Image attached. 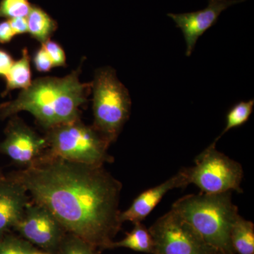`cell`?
Masks as SVG:
<instances>
[{
	"instance_id": "1",
	"label": "cell",
	"mask_w": 254,
	"mask_h": 254,
	"mask_svg": "<svg viewBox=\"0 0 254 254\" xmlns=\"http://www.w3.org/2000/svg\"><path fill=\"white\" fill-rule=\"evenodd\" d=\"M10 175L66 232L101 252L110 250L123 225L119 209L123 185L104 167L69 161L48 150L32 166Z\"/></svg>"
},
{
	"instance_id": "2",
	"label": "cell",
	"mask_w": 254,
	"mask_h": 254,
	"mask_svg": "<svg viewBox=\"0 0 254 254\" xmlns=\"http://www.w3.org/2000/svg\"><path fill=\"white\" fill-rule=\"evenodd\" d=\"M80 73L78 68L65 77L34 80L16 99L0 105V120L27 111L46 131L80 119V107L91 88V83L80 81Z\"/></svg>"
},
{
	"instance_id": "3",
	"label": "cell",
	"mask_w": 254,
	"mask_h": 254,
	"mask_svg": "<svg viewBox=\"0 0 254 254\" xmlns=\"http://www.w3.org/2000/svg\"><path fill=\"white\" fill-rule=\"evenodd\" d=\"M172 210L193 227L210 247L221 254H235L230 245L232 225L239 216L231 191L185 195Z\"/></svg>"
},
{
	"instance_id": "4",
	"label": "cell",
	"mask_w": 254,
	"mask_h": 254,
	"mask_svg": "<svg viewBox=\"0 0 254 254\" xmlns=\"http://www.w3.org/2000/svg\"><path fill=\"white\" fill-rule=\"evenodd\" d=\"M45 138L48 151L60 158L94 166L114 162L108 151L109 142L80 119L46 130Z\"/></svg>"
},
{
	"instance_id": "5",
	"label": "cell",
	"mask_w": 254,
	"mask_h": 254,
	"mask_svg": "<svg viewBox=\"0 0 254 254\" xmlns=\"http://www.w3.org/2000/svg\"><path fill=\"white\" fill-rule=\"evenodd\" d=\"M93 127L110 144L116 141L129 118L131 100L128 90L113 68H100L91 83Z\"/></svg>"
},
{
	"instance_id": "6",
	"label": "cell",
	"mask_w": 254,
	"mask_h": 254,
	"mask_svg": "<svg viewBox=\"0 0 254 254\" xmlns=\"http://www.w3.org/2000/svg\"><path fill=\"white\" fill-rule=\"evenodd\" d=\"M215 144L213 142L196 157L194 166L185 168L189 184L195 185L202 193H242V165L216 150Z\"/></svg>"
},
{
	"instance_id": "7",
	"label": "cell",
	"mask_w": 254,
	"mask_h": 254,
	"mask_svg": "<svg viewBox=\"0 0 254 254\" xmlns=\"http://www.w3.org/2000/svg\"><path fill=\"white\" fill-rule=\"evenodd\" d=\"M148 229L154 242L153 254H221L172 209Z\"/></svg>"
},
{
	"instance_id": "8",
	"label": "cell",
	"mask_w": 254,
	"mask_h": 254,
	"mask_svg": "<svg viewBox=\"0 0 254 254\" xmlns=\"http://www.w3.org/2000/svg\"><path fill=\"white\" fill-rule=\"evenodd\" d=\"M14 230L31 245L48 254L56 253L67 233L48 208L33 200L26 205Z\"/></svg>"
},
{
	"instance_id": "9",
	"label": "cell",
	"mask_w": 254,
	"mask_h": 254,
	"mask_svg": "<svg viewBox=\"0 0 254 254\" xmlns=\"http://www.w3.org/2000/svg\"><path fill=\"white\" fill-rule=\"evenodd\" d=\"M48 148L45 136L38 134L18 117H11L5 129V138L0 142V153L26 168L39 160Z\"/></svg>"
},
{
	"instance_id": "10",
	"label": "cell",
	"mask_w": 254,
	"mask_h": 254,
	"mask_svg": "<svg viewBox=\"0 0 254 254\" xmlns=\"http://www.w3.org/2000/svg\"><path fill=\"white\" fill-rule=\"evenodd\" d=\"M246 1L247 0H225L208 3V6L205 9L193 12L169 13L168 17L171 18L177 27L181 30L185 37L187 56L190 57L191 55L198 38L216 23L219 16L225 10Z\"/></svg>"
},
{
	"instance_id": "11",
	"label": "cell",
	"mask_w": 254,
	"mask_h": 254,
	"mask_svg": "<svg viewBox=\"0 0 254 254\" xmlns=\"http://www.w3.org/2000/svg\"><path fill=\"white\" fill-rule=\"evenodd\" d=\"M189 185L186 170L185 168L182 169L163 183L140 193L133 200L129 208L120 213V221L123 223L131 222L133 224L142 222L170 190L174 189L185 188Z\"/></svg>"
},
{
	"instance_id": "12",
	"label": "cell",
	"mask_w": 254,
	"mask_h": 254,
	"mask_svg": "<svg viewBox=\"0 0 254 254\" xmlns=\"http://www.w3.org/2000/svg\"><path fill=\"white\" fill-rule=\"evenodd\" d=\"M29 202L26 189L11 175L0 182V238L14 229Z\"/></svg>"
},
{
	"instance_id": "13",
	"label": "cell",
	"mask_w": 254,
	"mask_h": 254,
	"mask_svg": "<svg viewBox=\"0 0 254 254\" xmlns=\"http://www.w3.org/2000/svg\"><path fill=\"white\" fill-rule=\"evenodd\" d=\"M133 230L127 232L126 236L119 242H113L110 245V250L116 248H127L150 254H154V242L149 231L142 222L133 224Z\"/></svg>"
},
{
	"instance_id": "14",
	"label": "cell",
	"mask_w": 254,
	"mask_h": 254,
	"mask_svg": "<svg viewBox=\"0 0 254 254\" xmlns=\"http://www.w3.org/2000/svg\"><path fill=\"white\" fill-rule=\"evenodd\" d=\"M230 245L235 254H254V225L239 215L232 225Z\"/></svg>"
},
{
	"instance_id": "15",
	"label": "cell",
	"mask_w": 254,
	"mask_h": 254,
	"mask_svg": "<svg viewBox=\"0 0 254 254\" xmlns=\"http://www.w3.org/2000/svg\"><path fill=\"white\" fill-rule=\"evenodd\" d=\"M28 33L37 41L44 43L58 28V23L46 11L32 5L27 17Z\"/></svg>"
},
{
	"instance_id": "16",
	"label": "cell",
	"mask_w": 254,
	"mask_h": 254,
	"mask_svg": "<svg viewBox=\"0 0 254 254\" xmlns=\"http://www.w3.org/2000/svg\"><path fill=\"white\" fill-rule=\"evenodd\" d=\"M29 55L28 50L24 48L22 50L21 58L13 63L9 72L5 76L6 78V89L3 95L7 94L9 91L15 89H26L31 84V70L30 65Z\"/></svg>"
},
{
	"instance_id": "17",
	"label": "cell",
	"mask_w": 254,
	"mask_h": 254,
	"mask_svg": "<svg viewBox=\"0 0 254 254\" xmlns=\"http://www.w3.org/2000/svg\"><path fill=\"white\" fill-rule=\"evenodd\" d=\"M254 106V99L248 100V101H242L234 105L227 113L226 117V125L225 128L220 135L215 140L214 143H216L217 141L227 131L234 128L242 126L245 125L249 119H250Z\"/></svg>"
},
{
	"instance_id": "18",
	"label": "cell",
	"mask_w": 254,
	"mask_h": 254,
	"mask_svg": "<svg viewBox=\"0 0 254 254\" xmlns=\"http://www.w3.org/2000/svg\"><path fill=\"white\" fill-rule=\"evenodd\" d=\"M0 254H47L21 237L9 232L0 238Z\"/></svg>"
},
{
	"instance_id": "19",
	"label": "cell",
	"mask_w": 254,
	"mask_h": 254,
	"mask_svg": "<svg viewBox=\"0 0 254 254\" xmlns=\"http://www.w3.org/2000/svg\"><path fill=\"white\" fill-rule=\"evenodd\" d=\"M101 251L81 237L67 233L55 254H100Z\"/></svg>"
},
{
	"instance_id": "20",
	"label": "cell",
	"mask_w": 254,
	"mask_h": 254,
	"mask_svg": "<svg viewBox=\"0 0 254 254\" xmlns=\"http://www.w3.org/2000/svg\"><path fill=\"white\" fill-rule=\"evenodd\" d=\"M31 6L29 0H1L0 1V18L11 19L27 17Z\"/></svg>"
},
{
	"instance_id": "21",
	"label": "cell",
	"mask_w": 254,
	"mask_h": 254,
	"mask_svg": "<svg viewBox=\"0 0 254 254\" xmlns=\"http://www.w3.org/2000/svg\"><path fill=\"white\" fill-rule=\"evenodd\" d=\"M42 46L46 50L54 67L66 66V55L59 43L48 40L42 43Z\"/></svg>"
},
{
	"instance_id": "22",
	"label": "cell",
	"mask_w": 254,
	"mask_h": 254,
	"mask_svg": "<svg viewBox=\"0 0 254 254\" xmlns=\"http://www.w3.org/2000/svg\"><path fill=\"white\" fill-rule=\"evenodd\" d=\"M33 63L40 72H48L53 66V63L43 46L39 48L33 57Z\"/></svg>"
},
{
	"instance_id": "23",
	"label": "cell",
	"mask_w": 254,
	"mask_h": 254,
	"mask_svg": "<svg viewBox=\"0 0 254 254\" xmlns=\"http://www.w3.org/2000/svg\"><path fill=\"white\" fill-rule=\"evenodd\" d=\"M8 21L15 36L28 33V23L26 17L11 18V19H8Z\"/></svg>"
},
{
	"instance_id": "24",
	"label": "cell",
	"mask_w": 254,
	"mask_h": 254,
	"mask_svg": "<svg viewBox=\"0 0 254 254\" xmlns=\"http://www.w3.org/2000/svg\"><path fill=\"white\" fill-rule=\"evenodd\" d=\"M14 63L12 57L7 52L0 50V76L5 77Z\"/></svg>"
},
{
	"instance_id": "25",
	"label": "cell",
	"mask_w": 254,
	"mask_h": 254,
	"mask_svg": "<svg viewBox=\"0 0 254 254\" xmlns=\"http://www.w3.org/2000/svg\"><path fill=\"white\" fill-rule=\"evenodd\" d=\"M15 36L8 20L0 22V43H9Z\"/></svg>"
},
{
	"instance_id": "26",
	"label": "cell",
	"mask_w": 254,
	"mask_h": 254,
	"mask_svg": "<svg viewBox=\"0 0 254 254\" xmlns=\"http://www.w3.org/2000/svg\"><path fill=\"white\" fill-rule=\"evenodd\" d=\"M5 177V175H4V174L2 173V170L0 169V182L1 181V180H3Z\"/></svg>"
},
{
	"instance_id": "27",
	"label": "cell",
	"mask_w": 254,
	"mask_h": 254,
	"mask_svg": "<svg viewBox=\"0 0 254 254\" xmlns=\"http://www.w3.org/2000/svg\"><path fill=\"white\" fill-rule=\"evenodd\" d=\"M225 1V0H208V3L218 2V1Z\"/></svg>"
},
{
	"instance_id": "28",
	"label": "cell",
	"mask_w": 254,
	"mask_h": 254,
	"mask_svg": "<svg viewBox=\"0 0 254 254\" xmlns=\"http://www.w3.org/2000/svg\"></svg>"
}]
</instances>
